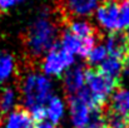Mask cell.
Wrapping results in <instances>:
<instances>
[{
	"instance_id": "13",
	"label": "cell",
	"mask_w": 129,
	"mask_h": 128,
	"mask_svg": "<svg viewBox=\"0 0 129 128\" xmlns=\"http://www.w3.org/2000/svg\"><path fill=\"white\" fill-rule=\"evenodd\" d=\"M98 70L102 74L107 75L108 78H110V79H113L118 83V81L123 75V59L108 55L98 65Z\"/></svg>"
},
{
	"instance_id": "20",
	"label": "cell",
	"mask_w": 129,
	"mask_h": 128,
	"mask_svg": "<svg viewBox=\"0 0 129 128\" xmlns=\"http://www.w3.org/2000/svg\"><path fill=\"white\" fill-rule=\"evenodd\" d=\"M120 3V19L123 28L129 27V0H119Z\"/></svg>"
},
{
	"instance_id": "24",
	"label": "cell",
	"mask_w": 129,
	"mask_h": 128,
	"mask_svg": "<svg viewBox=\"0 0 129 128\" xmlns=\"http://www.w3.org/2000/svg\"><path fill=\"white\" fill-rule=\"evenodd\" d=\"M127 128H129V119H128V124H127Z\"/></svg>"
},
{
	"instance_id": "15",
	"label": "cell",
	"mask_w": 129,
	"mask_h": 128,
	"mask_svg": "<svg viewBox=\"0 0 129 128\" xmlns=\"http://www.w3.org/2000/svg\"><path fill=\"white\" fill-rule=\"evenodd\" d=\"M19 95L18 90L13 87H4L0 89V118L4 117L11 111L16 103V97Z\"/></svg>"
},
{
	"instance_id": "8",
	"label": "cell",
	"mask_w": 129,
	"mask_h": 128,
	"mask_svg": "<svg viewBox=\"0 0 129 128\" xmlns=\"http://www.w3.org/2000/svg\"><path fill=\"white\" fill-rule=\"evenodd\" d=\"M63 82L67 98L77 94L83 89V85L85 83V68L83 65H75L68 69Z\"/></svg>"
},
{
	"instance_id": "22",
	"label": "cell",
	"mask_w": 129,
	"mask_h": 128,
	"mask_svg": "<svg viewBox=\"0 0 129 128\" xmlns=\"http://www.w3.org/2000/svg\"><path fill=\"white\" fill-rule=\"evenodd\" d=\"M35 128H56V126L50 122H40Z\"/></svg>"
},
{
	"instance_id": "23",
	"label": "cell",
	"mask_w": 129,
	"mask_h": 128,
	"mask_svg": "<svg viewBox=\"0 0 129 128\" xmlns=\"http://www.w3.org/2000/svg\"><path fill=\"white\" fill-rule=\"evenodd\" d=\"M125 39H127V42H128V44H129V27L127 28V32H125Z\"/></svg>"
},
{
	"instance_id": "25",
	"label": "cell",
	"mask_w": 129,
	"mask_h": 128,
	"mask_svg": "<svg viewBox=\"0 0 129 128\" xmlns=\"http://www.w3.org/2000/svg\"><path fill=\"white\" fill-rule=\"evenodd\" d=\"M21 1H24V0H18V3H21Z\"/></svg>"
},
{
	"instance_id": "16",
	"label": "cell",
	"mask_w": 129,
	"mask_h": 128,
	"mask_svg": "<svg viewBox=\"0 0 129 128\" xmlns=\"http://www.w3.org/2000/svg\"><path fill=\"white\" fill-rule=\"evenodd\" d=\"M46 117L50 121V123L56 124L61 119L64 114V104L59 97H51L48 100V106L45 107Z\"/></svg>"
},
{
	"instance_id": "21",
	"label": "cell",
	"mask_w": 129,
	"mask_h": 128,
	"mask_svg": "<svg viewBox=\"0 0 129 128\" xmlns=\"http://www.w3.org/2000/svg\"><path fill=\"white\" fill-rule=\"evenodd\" d=\"M16 3H18V0H0V10L1 11H8Z\"/></svg>"
},
{
	"instance_id": "18",
	"label": "cell",
	"mask_w": 129,
	"mask_h": 128,
	"mask_svg": "<svg viewBox=\"0 0 129 128\" xmlns=\"http://www.w3.org/2000/svg\"><path fill=\"white\" fill-rule=\"evenodd\" d=\"M105 118H107V128H127L128 118L118 114L115 112H112L110 109H104Z\"/></svg>"
},
{
	"instance_id": "5",
	"label": "cell",
	"mask_w": 129,
	"mask_h": 128,
	"mask_svg": "<svg viewBox=\"0 0 129 128\" xmlns=\"http://www.w3.org/2000/svg\"><path fill=\"white\" fill-rule=\"evenodd\" d=\"M73 63H74V54L68 52L65 48L60 45V43L56 42L55 45L43 58L40 65L45 74L59 77Z\"/></svg>"
},
{
	"instance_id": "12",
	"label": "cell",
	"mask_w": 129,
	"mask_h": 128,
	"mask_svg": "<svg viewBox=\"0 0 129 128\" xmlns=\"http://www.w3.org/2000/svg\"><path fill=\"white\" fill-rule=\"evenodd\" d=\"M6 128H35V121L24 107H16L8 117Z\"/></svg>"
},
{
	"instance_id": "6",
	"label": "cell",
	"mask_w": 129,
	"mask_h": 128,
	"mask_svg": "<svg viewBox=\"0 0 129 128\" xmlns=\"http://www.w3.org/2000/svg\"><path fill=\"white\" fill-rule=\"evenodd\" d=\"M95 18L100 28L107 30L109 34L118 33L123 29L119 0H103L95 10Z\"/></svg>"
},
{
	"instance_id": "19",
	"label": "cell",
	"mask_w": 129,
	"mask_h": 128,
	"mask_svg": "<svg viewBox=\"0 0 129 128\" xmlns=\"http://www.w3.org/2000/svg\"><path fill=\"white\" fill-rule=\"evenodd\" d=\"M107 57H108V50H107L105 45L99 43L91 49V52L89 53L86 59L90 65H99Z\"/></svg>"
},
{
	"instance_id": "11",
	"label": "cell",
	"mask_w": 129,
	"mask_h": 128,
	"mask_svg": "<svg viewBox=\"0 0 129 128\" xmlns=\"http://www.w3.org/2000/svg\"><path fill=\"white\" fill-rule=\"evenodd\" d=\"M64 28H67L69 32H72L74 35H77L80 39H99L100 40L99 30L88 20H72L67 23Z\"/></svg>"
},
{
	"instance_id": "2",
	"label": "cell",
	"mask_w": 129,
	"mask_h": 128,
	"mask_svg": "<svg viewBox=\"0 0 129 128\" xmlns=\"http://www.w3.org/2000/svg\"><path fill=\"white\" fill-rule=\"evenodd\" d=\"M37 68L38 67L26 64V70H24V73L20 70L16 77L18 93L23 99L24 108L29 112L45 107V103L51 98L53 83L48 77L37 72Z\"/></svg>"
},
{
	"instance_id": "14",
	"label": "cell",
	"mask_w": 129,
	"mask_h": 128,
	"mask_svg": "<svg viewBox=\"0 0 129 128\" xmlns=\"http://www.w3.org/2000/svg\"><path fill=\"white\" fill-rule=\"evenodd\" d=\"M20 69L14 59V57L6 52H0V83L15 78L19 75Z\"/></svg>"
},
{
	"instance_id": "10",
	"label": "cell",
	"mask_w": 129,
	"mask_h": 128,
	"mask_svg": "<svg viewBox=\"0 0 129 128\" xmlns=\"http://www.w3.org/2000/svg\"><path fill=\"white\" fill-rule=\"evenodd\" d=\"M112 112L122 114L124 117L129 116V88H115L109 98V107Z\"/></svg>"
},
{
	"instance_id": "4",
	"label": "cell",
	"mask_w": 129,
	"mask_h": 128,
	"mask_svg": "<svg viewBox=\"0 0 129 128\" xmlns=\"http://www.w3.org/2000/svg\"><path fill=\"white\" fill-rule=\"evenodd\" d=\"M86 89L93 95L98 107H103L117 88V82L102 74L98 69L85 68Z\"/></svg>"
},
{
	"instance_id": "17",
	"label": "cell",
	"mask_w": 129,
	"mask_h": 128,
	"mask_svg": "<svg viewBox=\"0 0 129 128\" xmlns=\"http://www.w3.org/2000/svg\"><path fill=\"white\" fill-rule=\"evenodd\" d=\"M86 128H107V118L103 107L90 109Z\"/></svg>"
},
{
	"instance_id": "3",
	"label": "cell",
	"mask_w": 129,
	"mask_h": 128,
	"mask_svg": "<svg viewBox=\"0 0 129 128\" xmlns=\"http://www.w3.org/2000/svg\"><path fill=\"white\" fill-rule=\"evenodd\" d=\"M100 0H55L56 16L63 27L72 20L88 18L99 6Z\"/></svg>"
},
{
	"instance_id": "1",
	"label": "cell",
	"mask_w": 129,
	"mask_h": 128,
	"mask_svg": "<svg viewBox=\"0 0 129 128\" xmlns=\"http://www.w3.org/2000/svg\"><path fill=\"white\" fill-rule=\"evenodd\" d=\"M59 27H63L61 23L49 9H43L30 23L21 35L26 64L38 67L42 63L43 57L55 45L58 35L61 33Z\"/></svg>"
},
{
	"instance_id": "9",
	"label": "cell",
	"mask_w": 129,
	"mask_h": 128,
	"mask_svg": "<svg viewBox=\"0 0 129 128\" xmlns=\"http://www.w3.org/2000/svg\"><path fill=\"white\" fill-rule=\"evenodd\" d=\"M104 45L108 50V55L124 59L129 54V44L125 39V35L120 34L119 32L109 34L105 38Z\"/></svg>"
},
{
	"instance_id": "7",
	"label": "cell",
	"mask_w": 129,
	"mask_h": 128,
	"mask_svg": "<svg viewBox=\"0 0 129 128\" xmlns=\"http://www.w3.org/2000/svg\"><path fill=\"white\" fill-rule=\"evenodd\" d=\"M68 106L70 111V119L73 127L86 128L90 114V108L88 107V104L78 94H74L72 97H68Z\"/></svg>"
}]
</instances>
